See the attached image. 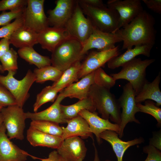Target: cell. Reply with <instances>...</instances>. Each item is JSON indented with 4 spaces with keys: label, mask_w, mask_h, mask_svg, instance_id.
<instances>
[{
    "label": "cell",
    "mask_w": 161,
    "mask_h": 161,
    "mask_svg": "<svg viewBox=\"0 0 161 161\" xmlns=\"http://www.w3.org/2000/svg\"><path fill=\"white\" fill-rule=\"evenodd\" d=\"M155 20L148 12L143 10L129 23L117 31L123 42L122 50L133 47L155 43Z\"/></svg>",
    "instance_id": "cell-1"
},
{
    "label": "cell",
    "mask_w": 161,
    "mask_h": 161,
    "mask_svg": "<svg viewBox=\"0 0 161 161\" xmlns=\"http://www.w3.org/2000/svg\"><path fill=\"white\" fill-rule=\"evenodd\" d=\"M88 97L92 100L94 106L101 117L109 119L118 125L121 123L120 108L117 99L110 89L94 84L90 89Z\"/></svg>",
    "instance_id": "cell-2"
},
{
    "label": "cell",
    "mask_w": 161,
    "mask_h": 161,
    "mask_svg": "<svg viewBox=\"0 0 161 161\" xmlns=\"http://www.w3.org/2000/svg\"><path fill=\"white\" fill-rule=\"evenodd\" d=\"M83 45L75 38L69 37L61 41L52 52V65L63 72L75 63L81 61Z\"/></svg>",
    "instance_id": "cell-3"
},
{
    "label": "cell",
    "mask_w": 161,
    "mask_h": 161,
    "mask_svg": "<svg viewBox=\"0 0 161 161\" xmlns=\"http://www.w3.org/2000/svg\"><path fill=\"white\" fill-rule=\"evenodd\" d=\"M84 15L91 21L94 26L103 32L115 33L117 31L119 16L114 10L104 6L95 7L77 0Z\"/></svg>",
    "instance_id": "cell-4"
},
{
    "label": "cell",
    "mask_w": 161,
    "mask_h": 161,
    "mask_svg": "<svg viewBox=\"0 0 161 161\" xmlns=\"http://www.w3.org/2000/svg\"><path fill=\"white\" fill-rule=\"evenodd\" d=\"M155 61V59L153 58L142 60L140 58H135L123 64L119 72L112 74L111 76L116 80L123 79L128 81L136 95L147 80L146 68Z\"/></svg>",
    "instance_id": "cell-5"
},
{
    "label": "cell",
    "mask_w": 161,
    "mask_h": 161,
    "mask_svg": "<svg viewBox=\"0 0 161 161\" xmlns=\"http://www.w3.org/2000/svg\"><path fill=\"white\" fill-rule=\"evenodd\" d=\"M16 72L8 71L6 76L0 75V84L5 87L16 99L17 105L22 108L30 97L29 90L35 81L36 78L30 69L28 70L25 77L18 80L14 77Z\"/></svg>",
    "instance_id": "cell-6"
},
{
    "label": "cell",
    "mask_w": 161,
    "mask_h": 161,
    "mask_svg": "<svg viewBox=\"0 0 161 161\" xmlns=\"http://www.w3.org/2000/svg\"><path fill=\"white\" fill-rule=\"evenodd\" d=\"M0 112L9 139L23 140L26 118L23 108L18 105L10 106L3 107Z\"/></svg>",
    "instance_id": "cell-7"
},
{
    "label": "cell",
    "mask_w": 161,
    "mask_h": 161,
    "mask_svg": "<svg viewBox=\"0 0 161 161\" xmlns=\"http://www.w3.org/2000/svg\"><path fill=\"white\" fill-rule=\"evenodd\" d=\"M84 15L76 0L72 13L64 27L70 37L78 41L83 46L92 34L95 27Z\"/></svg>",
    "instance_id": "cell-8"
},
{
    "label": "cell",
    "mask_w": 161,
    "mask_h": 161,
    "mask_svg": "<svg viewBox=\"0 0 161 161\" xmlns=\"http://www.w3.org/2000/svg\"><path fill=\"white\" fill-rule=\"evenodd\" d=\"M135 94L131 84L128 82L123 87V93L117 99L120 108L121 123L119 125L118 133L120 138L123 135V131L126 125L130 122H134L140 124L139 121L135 117V115L140 110L137 106L135 100Z\"/></svg>",
    "instance_id": "cell-9"
},
{
    "label": "cell",
    "mask_w": 161,
    "mask_h": 161,
    "mask_svg": "<svg viewBox=\"0 0 161 161\" xmlns=\"http://www.w3.org/2000/svg\"><path fill=\"white\" fill-rule=\"evenodd\" d=\"M44 0H27L23 17V26L38 33L49 27L44 10Z\"/></svg>",
    "instance_id": "cell-10"
},
{
    "label": "cell",
    "mask_w": 161,
    "mask_h": 161,
    "mask_svg": "<svg viewBox=\"0 0 161 161\" xmlns=\"http://www.w3.org/2000/svg\"><path fill=\"white\" fill-rule=\"evenodd\" d=\"M107 5L108 8L116 10L119 15L117 31L129 23L144 10L140 0H109Z\"/></svg>",
    "instance_id": "cell-11"
},
{
    "label": "cell",
    "mask_w": 161,
    "mask_h": 161,
    "mask_svg": "<svg viewBox=\"0 0 161 161\" xmlns=\"http://www.w3.org/2000/svg\"><path fill=\"white\" fill-rule=\"evenodd\" d=\"M122 41L117 31L115 33L103 32L94 27L92 32L83 46L82 54L84 55L92 49L99 51L107 50L114 48L115 44Z\"/></svg>",
    "instance_id": "cell-12"
},
{
    "label": "cell",
    "mask_w": 161,
    "mask_h": 161,
    "mask_svg": "<svg viewBox=\"0 0 161 161\" xmlns=\"http://www.w3.org/2000/svg\"><path fill=\"white\" fill-rule=\"evenodd\" d=\"M120 54L118 46L107 50L91 52L81 63L78 79L101 68L112 58Z\"/></svg>",
    "instance_id": "cell-13"
},
{
    "label": "cell",
    "mask_w": 161,
    "mask_h": 161,
    "mask_svg": "<svg viewBox=\"0 0 161 161\" xmlns=\"http://www.w3.org/2000/svg\"><path fill=\"white\" fill-rule=\"evenodd\" d=\"M6 131L3 123L0 126V161H25L29 156L35 159L36 157L13 143L6 134Z\"/></svg>",
    "instance_id": "cell-14"
},
{
    "label": "cell",
    "mask_w": 161,
    "mask_h": 161,
    "mask_svg": "<svg viewBox=\"0 0 161 161\" xmlns=\"http://www.w3.org/2000/svg\"><path fill=\"white\" fill-rule=\"evenodd\" d=\"M55 3V8L47 11L49 26L64 28L72 13L76 0H57Z\"/></svg>",
    "instance_id": "cell-15"
},
{
    "label": "cell",
    "mask_w": 161,
    "mask_h": 161,
    "mask_svg": "<svg viewBox=\"0 0 161 161\" xmlns=\"http://www.w3.org/2000/svg\"><path fill=\"white\" fill-rule=\"evenodd\" d=\"M87 150L82 138L73 137L64 139L57 151L61 157L68 161H82Z\"/></svg>",
    "instance_id": "cell-16"
},
{
    "label": "cell",
    "mask_w": 161,
    "mask_h": 161,
    "mask_svg": "<svg viewBox=\"0 0 161 161\" xmlns=\"http://www.w3.org/2000/svg\"><path fill=\"white\" fill-rule=\"evenodd\" d=\"M78 115L83 117L88 124L91 132L96 137L98 143H101L100 134L106 130L113 131L118 133L119 125L111 123L109 119H104L99 116L96 112H93L84 109L80 111Z\"/></svg>",
    "instance_id": "cell-17"
},
{
    "label": "cell",
    "mask_w": 161,
    "mask_h": 161,
    "mask_svg": "<svg viewBox=\"0 0 161 161\" xmlns=\"http://www.w3.org/2000/svg\"><path fill=\"white\" fill-rule=\"evenodd\" d=\"M69 37L65 28L48 27L38 33V43L42 48L52 52L60 43Z\"/></svg>",
    "instance_id": "cell-18"
},
{
    "label": "cell",
    "mask_w": 161,
    "mask_h": 161,
    "mask_svg": "<svg viewBox=\"0 0 161 161\" xmlns=\"http://www.w3.org/2000/svg\"><path fill=\"white\" fill-rule=\"evenodd\" d=\"M100 137L108 142L111 145L117 159V161H123V155L127 149L131 146L140 144L144 141L140 137L125 141L120 138L118 133L113 131L106 130L100 135Z\"/></svg>",
    "instance_id": "cell-19"
},
{
    "label": "cell",
    "mask_w": 161,
    "mask_h": 161,
    "mask_svg": "<svg viewBox=\"0 0 161 161\" xmlns=\"http://www.w3.org/2000/svg\"><path fill=\"white\" fill-rule=\"evenodd\" d=\"M64 98L59 94L53 104L47 109L39 112H25L26 119L47 120L58 124L66 123L67 121L64 118L61 108V103Z\"/></svg>",
    "instance_id": "cell-20"
},
{
    "label": "cell",
    "mask_w": 161,
    "mask_h": 161,
    "mask_svg": "<svg viewBox=\"0 0 161 161\" xmlns=\"http://www.w3.org/2000/svg\"><path fill=\"white\" fill-rule=\"evenodd\" d=\"M94 71L84 76L75 83H73L59 92L65 98H76L79 100L88 97L91 86L94 84Z\"/></svg>",
    "instance_id": "cell-21"
},
{
    "label": "cell",
    "mask_w": 161,
    "mask_h": 161,
    "mask_svg": "<svg viewBox=\"0 0 161 161\" xmlns=\"http://www.w3.org/2000/svg\"><path fill=\"white\" fill-rule=\"evenodd\" d=\"M66 123V127H62V138L64 140L73 137H80L82 139L91 137L93 139V134L91 132L88 124L80 115H78L68 120Z\"/></svg>",
    "instance_id": "cell-22"
},
{
    "label": "cell",
    "mask_w": 161,
    "mask_h": 161,
    "mask_svg": "<svg viewBox=\"0 0 161 161\" xmlns=\"http://www.w3.org/2000/svg\"><path fill=\"white\" fill-rule=\"evenodd\" d=\"M27 138L33 146L46 147L56 149L64 140L61 137L45 133L30 126L27 131Z\"/></svg>",
    "instance_id": "cell-23"
},
{
    "label": "cell",
    "mask_w": 161,
    "mask_h": 161,
    "mask_svg": "<svg viewBox=\"0 0 161 161\" xmlns=\"http://www.w3.org/2000/svg\"><path fill=\"white\" fill-rule=\"evenodd\" d=\"M153 46L151 45H143L135 46L133 48L127 49L124 53L109 60L107 63L108 66L112 69L122 66L125 64L139 55H143L149 57Z\"/></svg>",
    "instance_id": "cell-24"
},
{
    "label": "cell",
    "mask_w": 161,
    "mask_h": 161,
    "mask_svg": "<svg viewBox=\"0 0 161 161\" xmlns=\"http://www.w3.org/2000/svg\"><path fill=\"white\" fill-rule=\"evenodd\" d=\"M160 73H159L151 82L147 80L139 93L135 96L136 103H141L147 100H152L156 102L157 106L161 105V92L159 86Z\"/></svg>",
    "instance_id": "cell-25"
},
{
    "label": "cell",
    "mask_w": 161,
    "mask_h": 161,
    "mask_svg": "<svg viewBox=\"0 0 161 161\" xmlns=\"http://www.w3.org/2000/svg\"><path fill=\"white\" fill-rule=\"evenodd\" d=\"M10 42L19 49L33 47L38 44V33L23 25L17 29L11 35Z\"/></svg>",
    "instance_id": "cell-26"
},
{
    "label": "cell",
    "mask_w": 161,
    "mask_h": 161,
    "mask_svg": "<svg viewBox=\"0 0 161 161\" xmlns=\"http://www.w3.org/2000/svg\"><path fill=\"white\" fill-rule=\"evenodd\" d=\"M61 108L63 117L66 121L77 116L83 110L86 109L93 112H95L96 111L91 99L89 97L79 100L71 105L65 106L61 104Z\"/></svg>",
    "instance_id": "cell-27"
},
{
    "label": "cell",
    "mask_w": 161,
    "mask_h": 161,
    "mask_svg": "<svg viewBox=\"0 0 161 161\" xmlns=\"http://www.w3.org/2000/svg\"><path fill=\"white\" fill-rule=\"evenodd\" d=\"M81 63L78 61L74 63L62 72L58 80L52 86L59 92L62 89L78 80V74Z\"/></svg>",
    "instance_id": "cell-28"
},
{
    "label": "cell",
    "mask_w": 161,
    "mask_h": 161,
    "mask_svg": "<svg viewBox=\"0 0 161 161\" xmlns=\"http://www.w3.org/2000/svg\"><path fill=\"white\" fill-rule=\"evenodd\" d=\"M18 53L20 57L30 64H34L40 69L51 65L50 58L42 55L33 47H27L19 49Z\"/></svg>",
    "instance_id": "cell-29"
},
{
    "label": "cell",
    "mask_w": 161,
    "mask_h": 161,
    "mask_svg": "<svg viewBox=\"0 0 161 161\" xmlns=\"http://www.w3.org/2000/svg\"><path fill=\"white\" fill-rule=\"evenodd\" d=\"M62 72L51 65L40 69L35 68L33 72L36 78L35 81L39 83L48 80L55 82L59 78Z\"/></svg>",
    "instance_id": "cell-30"
},
{
    "label": "cell",
    "mask_w": 161,
    "mask_h": 161,
    "mask_svg": "<svg viewBox=\"0 0 161 161\" xmlns=\"http://www.w3.org/2000/svg\"><path fill=\"white\" fill-rule=\"evenodd\" d=\"M59 124L47 120H32L30 126L45 133L62 137L63 130Z\"/></svg>",
    "instance_id": "cell-31"
},
{
    "label": "cell",
    "mask_w": 161,
    "mask_h": 161,
    "mask_svg": "<svg viewBox=\"0 0 161 161\" xmlns=\"http://www.w3.org/2000/svg\"><path fill=\"white\" fill-rule=\"evenodd\" d=\"M59 91L52 86H46L36 96L35 102L33 105L34 112L44 104L48 102H54L55 100Z\"/></svg>",
    "instance_id": "cell-32"
},
{
    "label": "cell",
    "mask_w": 161,
    "mask_h": 161,
    "mask_svg": "<svg viewBox=\"0 0 161 161\" xmlns=\"http://www.w3.org/2000/svg\"><path fill=\"white\" fill-rule=\"evenodd\" d=\"M18 53L13 48L10 49L0 58L4 72L12 71L16 72L18 69Z\"/></svg>",
    "instance_id": "cell-33"
},
{
    "label": "cell",
    "mask_w": 161,
    "mask_h": 161,
    "mask_svg": "<svg viewBox=\"0 0 161 161\" xmlns=\"http://www.w3.org/2000/svg\"><path fill=\"white\" fill-rule=\"evenodd\" d=\"M137 106L140 112L149 114L154 117L157 122V126H161V109L154 102L150 100L145 101L144 105L137 103Z\"/></svg>",
    "instance_id": "cell-34"
},
{
    "label": "cell",
    "mask_w": 161,
    "mask_h": 161,
    "mask_svg": "<svg viewBox=\"0 0 161 161\" xmlns=\"http://www.w3.org/2000/svg\"><path fill=\"white\" fill-rule=\"evenodd\" d=\"M116 81L101 67L94 71V84L98 86L110 89L115 85Z\"/></svg>",
    "instance_id": "cell-35"
},
{
    "label": "cell",
    "mask_w": 161,
    "mask_h": 161,
    "mask_svg": "<svg viewBox=\"0 0 161 161\" xmlns=\"http://www.w3.org/2000/svg\"><path fill=\"white\" fill-rule=\"evenodd\" d=\"M27 4L26 0H2L0 1V11L24 10Z\"/></svg>",
    "instance_id": "cell-36"
},
{
    "label": "cell",
    "mask_w": 161,
    "mask_h": 161,
    "mask_svg": "<svg viewBox=\"0 0 161 161\" xmlns=\"http://www.w3.org/2000/svg\"><path fill=\"white\" fill-rule=\"evenodd\" d=\"M24 25L22 16L16 19L12 23L0 28V38L10 37L17 29Z\"/></svg>",
    "instance_id": "cell-37"
},
{
    "label": "cell",
    "mask_w": 161,
    "mask_h": 161,
    "mask_svg": "<svg viewBox=\"0 0 161 161\" xmlns=\"http://www.w3.org/2000/svg\"><path fill=\"white\" fill-rule=\"evenodd\" d=\"M17 105V102L11 93L0 84V106L6 107Z\"/></svg>",
    "instance_id": "cell-38"
},
{
    "label": "cell",
    "mask_w": 161,
    "mask_h": 161,
    "mask_svg": "<svg viewBox=\"0 0 161 161\" xmlns=\"http://www.w3.org/2000/svg\"><path fill=\"white\" fill-rule=\"evenodd\" d=\"M24 10L9 12L3 11L0 14V26H6L10 24V21L21 16Z\"/></svg>",
    "instance_id": "cell-39"
},
{
    "label": "cell",
    "mask_w": 161,
    "mask_h": 161,
    "mask_svg": "<svg viewBox=\"0 0 161 161\" xmlns=\"http://www.w3.org/2000/svg\"><path fill=\"white\" fill-rule=\"evenodd\" d=\"M143 152L148 154L145 161H161V151L150 145L143 148Z\"/></svg>",
    "instance_id": "cell-40"
},
{
    "label": "cell",
    "mask_w": 161,
    "mask_h": 161,
    "mask_svg": "<svg viewBox=\"0 0 161 161\" xmlns=\"http://www.w3.org/2000/svg\"><path fill=\"white\" fill-rule=\"evenodd\" d=\"M148 9L154 13H161V0H143Z\"/></svg>",
    "instance_id": "cell-41"
},
{
    "label": "cell",
    "mask_w": 161,
    "mask_h": 161,
    "mask_svg": "<svg viewBox=\"0 0 161 161\" xmlns=\"http://www.w3.org/2000/svg\"><path fill=\"white\" fill-rule=\"evenodd\" d=\"M149 144L153 146L157 149L161 150V130L154 132L153 136L150 139Z\"/></svg>",
    "instance_id": "cell-42"
},
{
    "label": "cell",
    "mask_w": 161,
    "mask_h": 161,
    "mask_svg": "<svg viewBox=\"0 0 161 161\" xmlns=\"http://www.w3.org/2000/svg\"><path fill=\"white\" fill-rule=\"evenodd\" d=\"M10 38H4L0 41V58L10 49Z\"/></svg>",
    "instance_id": "cell-43"
},
{
    "label": "cell",
    "mask_w": 161,
    "mask_h": 161,
    "mask_svg": "<svg viewBox=\"0 0 161 161\" xmlns=\"http://www.w3.org/2000/svg\"><path fill=\"white\" fill-rule=\"evenodd\" d=\"M37 159L41 161H60V156L57 151L54 150L49 153L48 158L43 159L37 157Z\"/></svg>",
    "instance_id": "cell-44"
},
{
    "label": "cell",
    "mask_w": 161,
    "mask_h": 161,
    "mask_svg": "<svg viewBox=\"0 0 161 161\" xmlns=\"http://www.w3.org/2000/svg\"><path fill=\"white\" fill-rule=\"evenodd\" d=\"M80 2L89 6L95 7H101L105 5L101 0H79Z\"/></svg>",
    "instance_id": "cell-45"
},
{
    "label": "cell",
    "mask_w": 161,
    "mask_h": 161,
    "mask_svg": "<svg viewBox=\"0 0 161 161\" xmlns=\"http://www.w3.org/2000/svg\"><path fill=\"white\" fill-rule=\"evenodd\" d=\"M93 145L95 150L94 157L93 161H100L98 151L94 142H93Z\"/></svg>",
    "instance_id": "cell-46"
},
{
    "label": "cell",
    "mask_w": 161,
    "mask_h": 161,
    "mask_svg": "<svg viewBox=\"0 0 161 161\" xmlns=\"http://www.w3.org/2000/svg\"><path fill=\"white\" fill-rule=\"evenodd\" d=\"M3 123V118L1 113L0 111V126Z\"/></svg>",
    "instance_id": "cell-47"
},
{
    "label": "cell",
    "mask_w": 161,
    "mask_h": 161,
    "mask_svg": "<svg viewBox=\"0 0 161 161\" xmlns=\"http://www.w3.org/2000/svg\"><path fill=\"white\" fill-rule=\"evenodd\" d=\"M60 161H68L65 159L64 158L60 156Z\"/></svg>",
    "instance_id": "cell-48"
},
{
    "label": "cell",
    "mask_w": 161,
    "mask_h": 161,
    "mask_svg": "<svg viewBox=\"0 0 161 161\" xmlns=\"http://www.w3.org/2000/svg\"><path fill=\"white\" fill-rule=\"evenodd\" d=\"M0 71L2 73L4 72V71L3 69V68L1 65L0 64Z\"/></svg>",
    "instance_id": "cell-49"
},
{
    "label": "cell",
    "mask_w": 161,
    "mask_h": 161,
    "mask_svg": "<svg viewBox=\"0 0 161 161\" xmlns=\"http://www.w3.org/2000/svg\"><path fill=\"white\" fill-rule=\"evenodd\" d=\"M3 107L0 106V111H1V109Z\"/></svg>",
    "instance_id": "cell-50"
},
{
    "label": "cell",
    "mask_w": 161,
    "mask_h": 161,
    "mask_svg": "<svg viewBox=\"0 0 161 161\" xmlns=\"http://www.w3.org/2000/svg\"><path fill=\"white\" fill-rule=\"evenodd\" d=\"M104 161H111L109 160H105Z\"/></svg>",
    "instance_id": "cell-51"
}]
</instances>
